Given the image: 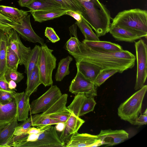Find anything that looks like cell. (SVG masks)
<instances>
[{"label":"cell","instance_id":"cell-1","mask_svg":"<svg viewBox=\"0 0 147 147\" xmlns=\"http://www.w3.org/2000/svg\"><path fill=\"white\" fill-rule=\"evenodd\" d=\"M69 53L76 61H83L95 64L103 69H116L119 73L132 68L135 56L129 51L123 50L111 52L90 47L78 41L74 52Z\"/></svg>","mask_w":147,"mask_h":147},{"label":"cell","instance_id":"cell-2","mask_svg":"<svg viewBox=\"0 0 147 147\" xmlns=\"http://www.w3.org/2000/svg\"><path fill=\"white\" fill-rule=\"evenodd\" d=\"M112 20L110 27H119L146 38V10L139 8L124 10L118 13Z\"/></svg>","mask_w":147,"mask_h":147},{"label":"cell","instance_id":"cell-3","mask_svg":"<svg viewBox=\"0 0 147 147\" xmlns=\"http://www.w3.org/2000/svg\"><path fill=\"white\" fill-rule=\"evenodd\" d=\"M147 90V86L144 85L120 105L117 114L121 119L134 125L141 113L142 102Z\"/></svg>","mask_w":147,"mask_h":147},{"label":"cell","instance_id":"cell-4","mask_svg":"<svg viewBox=\"0 0 147 147\" xmlns=\"http://www.w3.org/2000/svg\"><path fill=\"white\" fill-rule=\"evenodd\" d=\"M53 50L45 43L41 45L38 65L40 82L45 87L53 85L52 73L55 69L57 59L52 54Z\"/></svg>","mask_w":147,"mask_h":147},{"label":"cell","instance_id":"cell-5","mask_svg":"<svg viewBox=\"0 0 147 147\" xmlns=\"http://www.w3.org/2000/svg\"><path fill=\"white\" fill-rule=\"evenodd\" d=\"M42 131L38 134L36 140L24 142L17 147H63L65 146L60 140L55 127L52 125L39 126Z\"/></svg>","mask_w":147,"mask_h":147},{"label":"cell","instance_id":"cell-6","mask_svg":"<svg viewBox=\"0 0 147 147\" xmlns=\"http://www.w3.org/2000/svg\"><path fill=\"white\" fill-rule=\"evenodd\" d=\"M137 63L135 90H139L144 85L147 77V46L144 40L140 39L135 42Z\"/></svg>","mask_w":147,"mask_h":147},{"label":"cell","instance_id":"cell-7","mask_svg":"<svg viewBox=\"0 0 147 147\" xmlns=\"http://www.w3.org/2000/svg\"><path fill=\"white\" fill-rule=\"evenodd\" d=\"M60 89L56 85H51L50 88L30 104L31 115L42 113L54 104L62 95Z\"/></svg>","mask_w":147,"mask_h":147},{"label":"cell","instance_id":"cell-8","mask_svg":"<svg viewBox=\"0 0 147 147\" xmlns=\"http://www.w3.org/2000/svg\"><path fill=\"white\" fill-rule=\"evenodd\" d=\"M96 88L93 82L77 71L75 77L71 82L69 91L75 95L83 94L87 97L94 98L97 96Z\"/></svg>","mask_w":147,"mask_h":147},{"label":"cell","instance_id":"cell-9","mask_svg":"<svg viewBox=\"0 0 147 147\" xmlns=\"http://www.w3.org/2000/svg\"><path fill=\"white\" fill-rule=\"evenodd\" d=\"M30 14L20 21L7 24L14 29L24 40L33 43H38L41 45L44 43L43 38L38 36L32 29L30 21Z\"/></svg>","mask_w":147,"mask_h":147},{"label":"cell","instance_id":"cell-10","mask_svg":"<svg viewBox=\"0 0 147 147\" xmlns=\"http://www.w3.org/2000/svg\"><path fill=\"white\" fill-rule=\"evenodd\" d=\"M7 45L17 55L19 59V64L24 65L31 49L25 46L21 40L16 31L11 28L5 34Z\"/></svg>","mask_w":147,"mask_h":147},{"label":"cell","instance_id":"cell-11","mask_svg":"<svg viewBox=\"0 0 147 147\" xmlns=\"http://www.w3.org/2000/svg\"><path fill=\"white\" fill-rule=\"evenodd\" d=\"M102 145L111 146L124 142L129 138V134L123 129L101 130L97 135Z\"/></svg>","mask_w":147,"mask_h":147},{"label":"cell","instance_id":"cell-12","mask_svg":"<svg viewBox=\"0 0 147 147\" xmlns=\"http://www.w3.org/2000/svg\"><path fill=\"white\" fill-rule=\"evenodd\" d=\"M102 145L97 135L87 133L73 134L66 143L67 147H97Z\"/></svg>","mask_w":147,"mask_h":147},{"label":"cell","instance_id":"cell-13","mask_svg":"<svg viewBox=\"0 0 147 147\" xmlns=\"http://www.w3.org/2000/svg\"><path fill=\"white\" fill-rule=\"evenodd\" d=\"M84 122V120L71 113L65 123L64 128L61 132L59 137L61 141L65 144L71 136L78 132Z\"/></svg>","mask_w":147,"mask_h":147},{"label":"cell","instance_id":"cell-14","mask_svg":"<svg viewBox=\"0 0 147 147\" xmlns=\"http://www.w3.org/2000/svg\"><path fill=\"white\" fill-rule=\"evenodd\" d=\"M13 96L16 104L18 121H24L28 118L30 108V97L24 92H15Z\"/></svg>","mask_w":147,"mask_h":147},{"label":"cell","instance_id":"cell-15","mask_svg":"<svg viewBox=\"0 0 147 147\" xmlns=\"http://www.w3.org/2000/svg\"><path fill=\"white\" fill-rule=\"evenodd\" d=\"M76 62L77 71L94 83L97 75L102 70L101 68L95 64L88 62L83 61Z\"/></svg>","mask_w":147,"mask_h":147},{"label":"cell","instance_id":"cell-16","mask_svg":"<svg viewBox=\"0 0 147 147\" xmlns=\"http://www.w3.org/2000/svg\"><path fill=\"white\" fill-rule=\"evenodd\" d=\"M67 10L65 9H55L30 12L35 21L41 23L66 15L65 12Z\"/></svg>","mask_w":147,"mask_h":147},{"label":"cell","instance_id":"cell-17","mask_svg":"<svg viewBox=\"0 0 147 147\" xmlns=\"http://www.w3.org/2000/svg\"><path fill=\"white\" fill-rule=\"evenodd\" d=\"M117 41L132 42L142 38L138 34L118 27H110L109 32Z\"/></svg>","mask_w":147,"mask_h":147},{"label":"cell","instance_id":"cell-18","mask_svg":"<svg viewBox=\"0 0 147 147\" xmlns=\"http://www.w3.org/2000/svg\"><path fill=\"white\" fill-rule=\"evenodd\" d=\"M16 114L7 125L0 129V147H8L9 143L14 136L16 127L18 125Z\"/></svg>","mask_w":147,"mask_h":147},{"label":"cell","instance_id":"cell-19","mask_svg":"<svg viewBox=\"0 0 147 147\" xmlns=\"http://www.w3.org/2000/svg\"><path fill=\"white\" fill-rule=\"evenodd\" d=\"M40 46L36 45L31 49L24 64L25 72L28 78L35 67L38 65L40 57Z\"/></svg>","mask_w":147,"mask_h":147},{"label":"cell","instance_id":"cell-20","mask_svg":"<svg viewBox=\"0 0 147 147\" xmlns=\"http://www.w3.org/2000/svg\"><path fill=\"white\" fill-rule=\"evenodd\" d=\"M91 48L100 50L111 52L123 50L122 47L119 45L110 42L106 41H89L84 40L82 42Z\"/></svg>","mask_w":147,"mask_h":147},{"label":"cell","instance_id":"cell-21","mask_svg":"<svg viewBox=\"0 0 147 147\" xmlns=\"http://www.w3.org/2000/svg\"><path fill=\"white\" fill-rule=\"evenodd\" d=\"M29 11L12 7L0 5V13L9 18L14 22H18L26 17L28 15Z\"/></svg>","mask_w":147,"mask_h":147},{"label":"cell","instance_id":"cell-22","mask_svg":"<svg viewBox=\"0 0 147 147\" xmlns=\"http://www.w3.org/2000/svg\"><path fill=\"white\" fill-rule=\"evenodd\" d=\"M26 7L30 9V12L55 9H65L51 0H34Z\"/></svg>","mask_w":147,"mask_h":147},{"label":"cell","instance_id":"cell-23","mask_svg":"<svg viewBox=\"0 0 147 147\" xmlns=\"http://www.w3.org/2000/svg\"><path fill=\"white\" fill-rule=\"evenodd\" d=\"M68 95L65 94L54 104L45 111L39 114L40 116L46 118H49L51 115L59 113L67 109L66 104L67 102Z\"/></svg>","mask_w":147,"mask_h":147},{"label":"cell","instance_id":"cell-24","mask_svg":"<svg viewBox=\"0 0 147 147\" xmlns=\"http://www.w3.org/2000/svg\"><path fill=\"white\" fill-rule=\"evenodd\" d=\"M41 84L40 81L38 65L34 69L29 77L27 79V87L25 92L29 97L36 92L38 86Z\"/></svg>","mask_w":147,"mask_h":147},{"label":"cell","instance_id":"cell-25","mask_svg":"<svg viewBox=\"0 0 147 147\" xmlns=\"http://www.w3.org/2000/svg\"><path fill=\"white\" fill-rule=\"evenodd\" d=\"M0 121L1 122L11 121L16 114V106L14 99L8 103H0Z\"/></svg>","mask_w":147,"mask_h":147},{"label":"cell","instance_id":"cell-26","mask_svg":"<svg viewBox=\"0 0 147 147\" xmlns=\"http://www.w3.org/2000/svg\"><path fill=\"white\" fill-rule=\"evenodd\" d=\"M7 37L5 33L0 30V76L4 75L7 69Z\"/></svg>","mask_w":147,"mask_h":147},{"label":"cell","instance_id":"cell-27","mask_svg":"<svg viewBox=\"0 0 147 147\" xmlns=\"http://www.w3.org/2000/svg\"><path fill=\"white\" fill-rule=\"evenodd\" d=\"M73 60L72 57L69 55L60 60L55 75L56 81H61L65 76L69 74V66Z\"/></svg>","mask_w":147,"mask_h":147},{"label":"cell","instance_id":"cell-28","mask_svg":"<svg viewBox=\"0 0 147 147\" xmlns=\"http://www.w3.org/2000/svg\"><path fill=\"white\" fill-rule=\"evenodd\" d=\"M75 24L80 30L84 36L85 40L89 41L100 40L99 37L93 32L89 24L83 17L81 21L78 22L76 21Z\"/></svg>","mask_w":147,"mask_h":147},{"label":"cell","instance_id":"cell-29","mask_svg":"<svg viewBox=\"0 0 147 147\" xmlns=\"http://www.w3.org/2000/svg\"><path fill=\"white\" fill-rule=\"evenodd\" d=\"M60 5L67 10L80 13L82 16L84 8L81 2L77 0H51Z\"/></svg>","mask_w":147,"mask_h":147},{"label":"cell","instance_id":"cell-30","mask_svg":"<svg viewBox=\"0 0 147 147\" xmlns=\"http://www.w3.org/2000/svg\"><path fill=\"white\" fill-rule=\"evenodd\" d=\"M75 95L73 100L67 108L71 113L79 117V114L82 105L87 97L83 94H78Z\"/></svg>","mask_w":147,"mask_h":147},{"label":"cell","instance_id":"cell-31","mask_svg":"<svg viewBox=\"0 0 147 147\" xmlns=\"http://www.w3.org/2000/svg\"><path fill=\"white\" fill-rule=\"evenodd\" d=\"M6 56L7 67L17 70L19 64V59L17 55L7 45Z\"/></svg>","mask_w":147,"mask_h":147},{"label":"cell","instance_id":"cell-32","mask_svg":"<svg viewBox=\"0 0 147 147\" xmlns=\"http://www.w3.org/2000/svg\"><path fill=\"white\" fill-rule=\"evenodd\" d=\"M118 72L116 69L101 70L96 78L94 84L97 87L99 86L109 77Z\"/></svg>","mask_w":147,"mask_h":147},{"label":"cell","instance_id":"cell-33","mask_svg":"<svg viewBox=\"0 0 147 147\" xmlns=\"http://www.w3.org/2000/svg\"><path fill=\"white\" fill-rule=\"evenodd\" d=\"M32 126L38 127L48 125H56L59 122L50 117L46 118L40 116L39 114H34Z\"/></svg>","mask_w":147,"mask_h":147},{"label":"cell","instance_id":"cell-34","mask_svg":"<svg viewBox=\"0 0 147 147\" xmlns=\"http://www.w3.org/2000/svg\"><path fill=\"white\" fill-rule=\"evenodd\" d=\"M4 76L5 80L8 82L10 80H12L16 83H18L24 78L23 73L7 67V68Z\"/></svg>","mask_w":147,"mask_h":147},{"label":"cell","instance_id":"cell-35","mask_svg":"<svg viewBox=\"0 0 147 147\" xmlns=\"http://www.w3.org/2000/svg\"><path fill=\"white\" fill-rule=\"evenodd\" d=\"M96 104L93 97H86L81 107L79 114V117L93 111Z\"/></svg>","mask_w":147,"mask_h":147},{"label":"cell","instance_id":"cell-36","mask_svg":"<svg viewBox=\"0 0 147 147\" xmlns=\"http://www.w3.org/2000/svg\"><path fill=\"white\" fill-rule=\"evenodd\" d=\"M15 90L8 91L0 90V103L6 104L10 102L14 99L13 94Z\"/></svg>","mask_w":147,"mask_h":147},{"label":"cell","instance_id":"cell-37","mask_svg":"<svg viewBox=\"0 0 147 147\" xmlns=\"http://www.w3.org/2000/svg\"><path fill=\"white\" fill-rule=\"evenodd\" d=\"M71 113L67 109L59 113L52 115L50 117L59 122L65 123L69 117Z\"/></svg>","mask_w":147,"mask_h":147},{"label":"cell","instance_id":"cell-38","mask_svg":"<svg viewBox=\"0 0 147 147\" xmlns=\"http://www.w3.org/2000/svg\"><path fill=\"white\" fill-rule=\"evenodd\" d=\"M14 22L8 18L0 13V30L7 33L11 28L7 24Z\"/></svg>","mask_w":147,"mask_h":147},{"label":"cell","instance_id":"cell-39","mask_svg":"<svg viewBox=\"0 0 147 147\" xmlns=\"http://www.w3.org/2000/svg\"><path fill=\"white\" fill-rule=\"evenodd\" d=\"M45 35L53 43H55L60 40V38L54 29L51 27H46Z\"/></svg>","mask_w":147,"mask_h":147},{"label":"cell","instance_id":"cell-40","mask_svg":"<svg viewBox=\"0 0 147 147\" xmlns=\"http://www.w3.org/2000/svg\"><path fill=\"white\" fill-rule=\"evenodd\" d=\"M0 90L8 91L14 90H11L8 88V82L5 80L4 75L0 76Z\"/></svg>","mask_w":147,"mask_h":147},{"label":"cell","instance_id":"cell-41","mask_svg":"<svg viewBox=\"0 0 147 147\" xmlns=\"http://www.w3.org/2000/svg\"><path fill=\"white\" fill-rule=\"evenodd\" d=\"M147 123V115H141L135 120L134 125H137L141 126L146 125Z\"/></svg>","mask_w":147,"mask_h":147},{"label":"cell","instance_id":"cell-42","mask_svg":"<svg viewBox=\"0 0 147 147\" xmlns=\"http://www.w3.org/2000/svg\"><path fill=\"white\" fill-rule=\"evenodd\" d=\"M65 14L71 16L78 22L81 21L82 19V16L80 13L72 10H69L66 11Z\"/></svg>","mask_w":147,"mask_h":147},{"label":"cell","instance_id":"cell-43","mask_svg":"<svg viewBox=\"0 0 147 147\" xmlns=\"http://www.w3.org/2000/svg\"><path fill=\"white\" fill-rule=\"evenodd\" d=\"M34 0H19V5L22 7H25L31 3Z\"/></svg>","mask_w":147,"mask_h":147},{"label":"cell","instance_id":"cell-44","mask_svg":"<svg viewBox=\"0 0 147 147\" xmlns=\"http://www.w3.org/2000/svg\"><path fill=\"white\" fill-rule=\"evenodd\" d=\"M8 86L9 89L11 90H16V83L14 81L11 80L8 82Z\"/></svg>","mask_w":147,"mask_h":147},{"label":"cell","instance_id":"cell-45","mask_svg":"<svg viewBox=\"0 0 147 147\" xmlns=\"http://www.w3.org/2000/svg\"><path fill=\"white\" fill-rule=\"evenodd\" d=\"M65 126V123L60 122L57 124L55 128L57 131L62 132Z\"/></svg>","mask_w":147,"mask_h":147},{"label":"cell","instance_id":"cell-46","mask_svg":"<svg viewBox=\"0 0 147 147\" xmlns=\"http://www.w3.org/2000/svg\"><path fill=\"white\" fill-rule=\"evenodd\" d=\"M10 121H11L0 122V127L7 124Z\"/></svg>","mask_w":147,"mask_h":147},{"label":"cell","instance_id":"cell-47","mask_svg":"<svg viewBox=\"0 0 147 147\" xmlns=\"http://www.w3.org/2000/svg\"><path fill=\"white\" fill-rule=\"evenodd\" d=\"M143 115H147V109H146L145 111L143 113Z\"/></svg>","mask_w":147,"mask_h":147},{"label":"cell","instance_id":"cell-48","mask_svg":"<svg viewBox=\"0 0 147 147\" xmlns=\"http://www.w3.org/2000/svg\"><path fill=\"white\" fill-rule=\"evenodd\" d=\"M78 1H91V0H77Z\"/></svg>","mask_w":147,"mask_h":147},{"label":"cell","instance_id":"cell-49","mask_svg":"<svg viewBox=\"0 0 147 147\" xmlns=\"http://www.w3.org/2000/svg\"><path fill=\"white\" fill-rule=\"evenodd\" d=\"M6 125H3V126H0V129H1L3 127H4Z\"/></svg>","mask_w":147,"mask_h":147},{"label":"cell","instance_id":"cell-50","mask_svg":"<svg viewBox=\"0 0 147 147\" xmlns=\"http://www.w3.org/2000/svg\"><path fill=\"white\" fill-rule=\"evenodd\" d=\"M0 115H1V113H0ZM4 122H5V121H4ZM0 122H1V121H0Z\"/></svg>","mask_w":147,"mask_h":147},{"label":"cell","instance_id":"cell-51","mask_svg":"<svg viewBox=\"0 0 147 147\" xmlns=\"http://www.w3.org/2000/svg\"><path fill=\"white\" fill-rule=\"evenodd\" d=\"M2 0H0V1H2Z\"/></svg>","mask_w":147,"mask_h":147}]
</instances>
